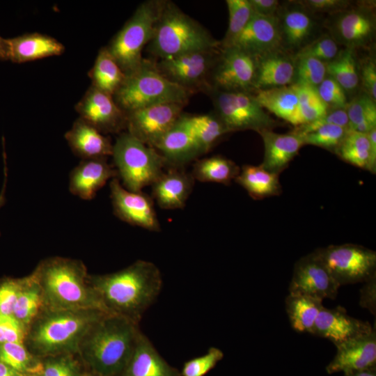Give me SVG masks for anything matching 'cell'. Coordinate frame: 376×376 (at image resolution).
I'll return each mask as SVG.
<instances>
[{
  "label": "cell",
  "mask_w": 376,
  "mask_h": 376,
  "mask_svg": "<svg viewBox=\"0 0 376 376\" xmlns=\"http://www.w3.org/2000/svg\"><path fill=\"white\" fill-rule=\"evenodd\" d=\"M88 281L104 312L136 324L154 304L162 287L159 268L143 260L113 273L89 274Z\"/></svg>",
  "instance_id": "1"
},
{
  "label": "cell",
  "mask_w": 376,
  "mask_h": 376,
  "mask_svg": "<svg viewBox=\"0 0 376 376\" xmlns=\"http://www.w3.org/2000/svg\"><path fill=\"white\" fill-rule=\"evenodd\" d=\"M141 332L139 324L106 313L84 335L77 354L96 376H120Z\"/></svg>",
  "instance_id": "2"
},
{
  "label": "cell",
  "mask_w": 376,
  "mask_h": 376,
  "mask_svg": "<svg viewBox=\"0 0 376 376\" xmlns=\"http://www.w3.org/2000/svg\"><path fill=\"white\" fill-rule=\"evenodd\" d=\"M106 313L98 309L44 308L28 327L24 344L39 358L78 353L84 335Z\"/></svg>",
  "instance_id": "3"
},
{
  "label": "cell",
  "mask_w": 376,
  "mask_h": 376,
  "mask_svg": "<svg viewBox=\"0 0 376 376\" xmlns=\"http://www.w3.org/2000/svg\"><path fill=\"white\" fill-rule=\"evenodd\" d=\"M32 273L42 290L45 308L104 311L81 260L49 257L41 260Z\"/></svg>",
  "instance_id": "4"
},
{
  "label": "cell",
  "mask_w": 376,
  "mask_h": 376,
  "mask_svg": "<svg viewBox=\"0 0 376 376\" xmlns=\"http://www.w3.org/2000/svg\"><path fill=\"white\" fill-rule=\"evenodd\" d=\"M221 48V42L174 3L164 1L148 51L164 59L202 50Z\"/></svg>",
  "instance_id": "5"
},
{
  "label": "cell",
  "mask_w": 376,
  "mask_h": 376,
  "mask_svg": "<svg viewBox=\"0 0 376 376\" xmlns=\"http://www.w3.org/2000/svg\"><path fill=\"white\" fill-rule=\"evenodd\" d=\"M192 93L171 81L156 68L155 62L143 59L125 78L113 95L125 113L149 106L178 102L187 104Z\"/></svg>",
  "instance_id": "6"
},
{
  "label": "cell",
  "mask_w": 376,
  "mask_h": 376,
  "mask_svg": "<svg viewBox=\"0 0 376 376\" xmlns=\"http://www.w3.org/2000/svg\"><path fill=\"white\" fill-rule=\"evenodd\" d=\"M111 155L123 187L131 191H142L146 187L152 186L169 167L157 150L127 132L116 139Z\"/></svg>",
  "instance_id": "7"
},
{
  "label": "cell",
  "mask_w": 376,
  "mask_h": 376,
  "mask_svg": "<svg viewBox=\"0 0 376 376\" xmlns=\"http://www.w3.org/2000/svg\"><path fill=\"white\" fill-rule=\"evenodd\" d=\"M164 1L141 3L107 49L125 75L137 69L143 61V47L151 40Z\"/></svg>",
  "instance_id": "8"
},
{
  "label": "cell",
  "mask_w": 376,
  "mask_h": 376,
  "mask_svg": "<svg viewBox=\"0 0 376 376\" xmlns=\"http://www.w3.org/2000/svg\"><path fill=\"white\" fill-rule=\"evenodd\" d=\"M214 114L228 132L272 130L277 123L256 102L252 93L240 91H210Z\"/></svg>",
  "instance_id": "9"
},
{
  "label": "cell",
  "mask_w": 376,
  "mask_h": 376,
  "mask_svg": "<svg viewBox=\"0 0 376 376\" xmlns=\"http://www.w3.org/2000/svg\"><path fill=\"white\" fill-rule=\"evenodd\" d=\"M315 252L340 285L365 282L376 274V253L364 246L331 245Z\"/></svg>",
  "instance_id": "10"
},
{
  "label": "cell",
  "mask_w": 376,
  "mask_h": 376,
  "mask_svg": "<svg viewBox=\"0 0 376 376\" xmlns=\"http://www.w3.org/2000/svg\"><path fill=\"white\" fill-rule=\"evenodd\" d=\"M221 48L191 52L160 59L157 70L171 81L191 91L209 92L210 77Z\"/></svg>",
  "instance_id": "11"
},
{
  "label": "cell",
  "mask_w": 376,
  "mask_h": 376,
  "mask_svg": "<svg viewBox=\"0 0 376 376\" xmlns=\"http://www.w3.org/2000/svg\"><path fill=\"white\" fill-rule=\"evenodd\" d=\"M256 65V57L233 47L221 48L210 77L211 90L251 93Z\"/></svg>",
  "instance_id": "12"
},
{
  "label": "cell",
  "mask_w": 376,
  "mask_h": 376,
  "mask_svg": "<svg viewBox=\"0 0 376 376\" xmlns=\"http://www.w3.org/2000/svg\"><path fill=\"white\" fill-rule=\"evenodd\" d=\"M185 105L183 103L167 102L127 113V132L152 147L177 123Z\"/></svg>",
  "instance_id": "13"
},
{
  "label": "cell",
  "mask_w": 376,
  "mask_h": 376,
  "mask_svg": "<svg viewBox=\"0 0 376 376\" xmlns=\"http://www.w3.org/2000/svg\"><path fill=\"white\" fill-rule=\"evenodd\" d=\"M329 35L345 48L356 49L368 45L375 38V15L367 6H359L335 13L327 24Z\"/></svg>",
  "instance_id": "14"
},
{
  "label": "cell",
  "mask_w": 376,
  "mask_h": 376,
  "mask_svg": "<svg viewBox=\"0 0 376 376\" xmlns=\"http://www.w3.org/2000/svg\"><path fill=\"white\" fill-rule=\"evenodd\" d=\"M340 286L315 251L296 263L289 292L322 300L334 299Z\"/></svg>",
  "instance_id": "15"
},
{
  "label": "cell",
  "mask_w": 376,
  "mask_h": 376,
  "mask_svg": "<svg viewBox=\"0 0 376 376\" xmlns=\"http://www.w3.org/2000/svg\"><path fill=\"white\" fill-rule=\"evenodd\" d=\"M110 196L115 215L132 226L159 232L160 224L152 198L142 191H131L113 178L109 183Z\"/></svg>",
  "instance_id": "16"
},
{
  "label": "cell",
  "mask_w": 376,
  "mask_h": 376,
  "mask_svg": "<svg viewBox=\"0 0 376 376\" xmlns=\"http://www.w3.org/2000/svg\"><path fill=\"white\" fill-rule=\"evenodd\" d=\"M79 118L102 134L115 133L126 128V113L113 97L91 86L75 105Z\"/></svg>",
  "instance_id": "17"
},
{
  "label": "cell",
  "mask_w": 376,
  "mask_h": 376,
  "mask_svg": "<svg viewBox=\"0 0 376 376\" xmlns=\"http://www.w3.org/2000/svg\"><path fill=\"white\" fill-rule=\"evenodd\" d=\"M226 47L237 49L254 57L283 49L276 16L265 17L254 13L244 29Z\"/></svg>",
  "instance_id": "18"
},
{
  "label": "cell",
  "mask_w": 376,
  "mask_h": 376,
  "mask_svg": "<svg viewBox=\"0 0 376 376\" xmlns=\"http://www.w3.org/2000/svg\"><path fill=\"white\" fill-rule=\"evenodd\" d=\"M311 14L299 2L279 7L276 17L283 50L295 54L312 40L316 22Z\"/></svg>",
  "instance_id": "19"
},
{
  "label": "cell",
  "mask_w": 376,
  "mask_h": 376,
  "mask_svg": "<svg viewBox=\"0 0 376 376\" xmlns=\"http://www.w3.org/2000/svg\"><path fill=\"white\" fill-rule=\"evenodd\" d=\"M374 329L368 322L349 315L340 306L323 307L317 317L312 334L327 338L337 345L368 334Z\"/></svg>",
  "instance_id": "20"
},
{
  "label": "cell",
  "mask_w": 376,
  "mask_h": 376,
  "mask_svg": "<svg viewBox=\"0 0 376 376\" xmlns=\"http://www.w3.org/2000/svg\"><path fill=\"white\" fill-rule=\"evenodd\" d=\"M337 351L326 367L328 374H344L376 367V333L368 334L336 345Z\"/></svg>",
  "instance_id": "21"
},
{
  "label": "cell",
  "mask_w": 376,
  "mask_h": 376,
  "mask_svg": "<svg viewBox=\"0 0 376 376\" xmlns=\"http://www.w3.org/2000/svg\"><path fill=\"white\" fill-rule=\"evenodd\" d=\"M256 63L253 92L295 83V61L293 54L281 49L256 57Z\"/></svg>",
  "instance_id": "22"
},
{
  "label": "cell",
  "mask_w": 376,
  "mask_h": 376,
  "mask_svg": "<svg viewBox=\"0 0 376 376\" xmlns=\"http://www.w3.org/2000/svg\"><path fill=\"white\" fill-rule=\"evenodd\" d=\"M107 158L82 159L70 172V191L84 200H91L109 180L118 176Z\"/></svg>",
  "instance_id": "23"
},
{
  "label": "cell",
  "mask_w": 376,
  "mask_h": 376,
  "mask_svg": "<svg viewBox=\"0 0 376 376\" xmlns=\"http://www.w3.org/2000/svg\"><path fill=\"white\" fill-rule=\"evenodd\" d=\"M194 179L182 167L169 166L152 185L153 198L164 210L183 208L191 193Z\"/></svg>",
  "instance_id": "24"
},
{
  "label": "cell",
  "mask_w": 376,
  "mask_h": 376,
  "mask_svg": "<svg viewBox=\"0 0 376 376\" xmlns=\"http://www.w3.org/2000/svg\"><path fill=\"white\" fill-rule=\"evenodd\" d=\"M8 60L17 63L58 56L65 46L49 36L34 32L6 39Z\"/></svg>",
  "instance_id": "25"
},
{
  "label": "cell",
  "mask_w": 376,
  "mask_h": 376,
  "mask_svg": "<svg viewBox=\"0 0 376 376\" xmlns=\"http://www.w3.org/2000/svg\"><path fill=\"white\" fill-rule=\"evenodd\" d=\"M120 376H180L141 332L133 352Z\"/></svg>",
  "instance_id": "26"
},
{
  "label": "cell",
  "mask_w": 376,
  "mask_h": 376,
  "mask_svg": "<svg viewBox=\"0 0 376 376\" xmlns=\"http://www.w3.org/2000/svg\"><path fill=\"white\" fill-rule=\"evenodd\" d=\"M259 134L265 148L261 165L266 170L276 174H279L288 166L304 145L301 136L293 132L278 134L272 130H265Z\"/></svg>",
  "instance_id": "27"
},
{
  "label": "cell",
  "mask_w": 376,
  "mask_h": 376,
  "mask_svg": "<svg viewBox=\"0 0 376 376\" xmlns=\"http://www.w3.org/2000/svg\"><path fill=\"white\" fill-rule=\"evenodd\" d=\"M65 139L74 154L82 159L107 158L112 155L111 140L80 118L65 134Z\"/></svg>",
  "instance_id": "28"
},
{
  "label": "cell",
  "mask_w": 376,
  "mask_h": 376,
  "mask_svg": "<svg viewBox=\"0 0 376 376\" xmlns=\"http://www.w3.org/2000/svg\"><path fill=\"white\" fill-rule=\"evenodd\" d=\"M152 148L163 156L169 166L182 167L201 155L193 138L179 119Z\"/></svg>",
  "instance_id": "29"
},
{
  "label": "cell",
  "mask_w": 376,
  "mask_h": 376,
  "mask_svg": "<svg viewBox=\"0 0 376 376\" xmlns=\"http://www.w3.org/2000/svg\"><path fill=\"white\" fill-rule=\"evenodd\" d=\"M263 109L295 127L298 119V97L294 84L251 93Z\"/></svg>",
  "instance_id": "30"
},
{
  "label": "cell",
  "mask_w": 376,
  "mask_h": 376,
  "mask_svg": "<svg viewBox=\"0 0 376 376\" xmlns=\"http://www.w3.org/2000/svg\"><path fill=\"white\" fill-rule=\"evenodd\" d=\"M235 181L253 199L277 196L281 192L279 174L259 166L244 165Z\"/></svg>",
  "instance_id": "31"
},
{
  "label": "cell",
  "mask_w": 376,
  "mask_h": 376,
  "mask_svg": "<svg viewBox=\"0 0 376 376\" xmlns=\"http://www.w3.org/2000/svg\"><path fill=\"white\" fill-rule=\"evenodd\" d=\"M180 123L189 132L201 155L207 152L227 130L214 114L197 116L181 115Z\"/></svg>",
  "instance_id": "32"
},
{
  "label": "cell",
  "mask_w": 376,
  "mask_h": 376,
  "mask_svg": "<svg viewBox=\"0 0 376 376\" xmlns=\"http://www.w3.org/2000/svg\"><path fill=\"white\" fill-rule=\"evenodd\" d=\"M322 301L306 295L289 293L285 305L292 329L312 334L317 317L324 307Z\"/></svg>",
  "instance_id": "33"
},
{
  "label": "cell",
  "mask_w": 376,
  "mask_h": 376,
  "mask_svg": "<svg viewBox=\"0 0 376 376\" xmlns=\"http://www.w3.org/2000/svg\"><path fill=\"white\" fill-rule=\"evenodd\" d=\"M88 75L92 86L112 96L126 76L106 47L99 50Z\"/></svg>",
  "instance_id": "34"
},
{
  "label": "cell",
  "mask_w": 376,
  "mask_h": 376,
  "mask_svg": "<svg viewBox=\"0 0 376 376\" xmlns=\"http://www.w3.org/2000/svg\"><path fill=\"white\" fill-rule=\"evenodd\" d=\"M44 308L42 290L31 273L22 278L13 315L28 327Z\"/></svg>",
  "instance_id": "35"
},
{
  "label": "cell",
  "mask_w": 376,
  "mask_h": 376,
  "mask_svg": "<svg viewBox=\"0 0 376 376\" xmlns=\"http://www.w3.org/2000/svg\"><path fill=\"white\" fill-rule=\"evenodd\" d=\"M327 75L334 79L347 93H354L359 86V65L355 49H340L337 56L326 63Z\"/></svg>",
  "instance_id": "36"
},
{
  "label": "cell",
  "mask_w": 376,
  "mask_h": 376,
  "mask_svg": "<svg viewBox=\"0 0 376 376\" xmlns=\"http://www.w3.org/2000/svg\"><path fill=\"white\" fill-rule=\"evenodd\" d=\"M240 171L233 161L221 156H212L195 162L191 175L202 182L229 185Z\"/></svg>",
  "instance_id": "37"
},
{
  "label": "cell",
  "mask_w": 376,
  "mask_h": 376,
  "mask_svg": "<svg viewBox=\"0 0 376 376\" xmlns=\"http://www.w3.org/2000/svg\"><path fill=\"white\" fill-rule=\"evenodd\" d=\"M0 361L24 375H40L42 359L33 354L22 343L0 344Z\"/></svg>",
  "instance_id": "38"
},
{
  "label": "cell",
  "mask_w": 376,
  "mask_h": 376,
  "mask_svg": "<svg viewBox=\"0 0 376 376\" xmlns=\"http://www.w3.org/2000/svg\"><path fill=\"white\" fill-rule=\"evenodd\" d=\"M346 110L350 131L367 134L376 127V104L366 93L348 102Z\"/></svg>",
  "instance_id": "39"
},
{
  "label": "cell",
  "mask_w": 376,
  "mask_h": 376,
  "mask_svg": "<svg viewBox=\"0 0 376 376\" xmlns=\"http://www.w3.org/2000/svg\"><path fill=\"white\" fill-rule=\"evenodd\" d=\"M336 154L345 162L368 170L370 161V141L367 134L349 131Z\"/></svg>",
  "instance_id": "40"
},
{
  "label": "cell",
  "mask_w": 376,
  "mask_h": 376,
  "mask_svg": "<svg viewBox=\"0 0 376 376\" xmlns=\"http://www.w3.org/2000/svg\"><path fill=\"white\" fill-rule=\"evenodd\" d=\"M293 84L298 97L297 126L312 123L327 113L329 107L319 96L316 88L299 84Z\"/></svg>",
  "instance_id": "41"
},
{
  "label": "cell",
  "mask_w": 376,
  "mask_h": 376,
  "mask_svg": "<svg viewBox=\"0 0 376 376\" xmlns=\"http://www.w3.org/2000/svg\"><path fill=\"white\" fill-rule=\"evenodd\" d=\"M228 11V26L221 48H224L244 29L249 23L254 11L249 0H226Z\"/></svg>",
  "instance_id": "42"
},
{
  "label": "cell",
  "mask_w": 376,
  "mask_h": 376,
  "mask_svg": "<svg viewBox=\"0 0 376 376\" xmlns=\"http://www.w3.org/2000/svg\"><path fill=\"white\" fill-rule=\"evenodd\" d=\"M77 353L61 354L42 358V368L39 376H81V360Z\"/></svg>",
  "instance_id": "43"
},
{
  "label": "cell",
  "mask_w": 376,
  "mask_h": 376,
  "mask_svg": "<svg viewBox=\"0 0 376 376\" xmlns=\"http://www.w3.org/2000/svg\"><path fill=\"white\" fill-rule=\"evenodd\" d=\"M350 131L338 125L321 126L308 133L299 134L304 144L313 145L336 153V150Z\"/></svg>",
  "instance_id": "44"
},
{
  "label": "cell",
  "mask_w": 376,
  "mask_h": 376,
  "mask_svg": "<svg viewBox=\"0 0 376 376\" xmlns=\"http://www.w3.org/2000/svg\"><path fill=\"white\" fill-rule=\"evenodd\" d=\"M294 58L295 61L294 84L317 88L327 77L326 63L311 57H294Z\"/></svg>",
  "instance_id": "45"
},
{
  "label": "cell",
  "mask_w": 376,
  "mask_h": 376,
  "mask_svg": "<svg viewBox=\"0 0 376 376\" xmlns=\"http://www.w3.org/2000/svg\"><path fill=\"white\" fill-rule=\"evenodd\" d=\"M340 50L338 44L334 39L329 33H324L306 44L294 54L293 56L311 57L327 63L337 56Z\"/></svg>",
  "instance_id": "46"
},
{
  "label": "cell",
  "mask_w": 376,
  "mask_h": 376,
  "mask_svg": "<svg viewBox=\"0 0 376 376\" xmlns=\"http://www.w3.org/2000/svg\"><path fill=\"white\" fill-rule=\"evenodd\" d=\"M223 357L224 353L220 349L210 347L205 354L185 362L180 373V376H205Z\"/></svg>",
  "instance_id": "47"
},
{
  "label": "cell",
  "mask_w": 376,
  "mask_h": 376,
  "mask_svg": "<svg viewBox=\"0 0 376 376\" xmlns=\"http://www.w3.org/2000/svg\"><path fill=\"white\" fill-rule=\"evenodd\" d=\"M316 89L319 96L329 109L347 107L348 104L347 93L331 77L327 75Z\"/></svg>",
  "instance_id": "48"
},
{
  "label": "cell",
  "mask_w": 376,
  "mask_h": 376,
  "mask_svg": "<svg viewBox=\"0 0 376 376\" xmlns=\"http://www.w3.org/2000/svg\"><path fill=\"white\" fill-rule=\"evenodd\" d=\"M328 125H338L350 130L346 108L329 109L327 113L320 118L312 123L297 126L292 132L303 134Z\"/></svg>",
  "instance_id": "49"
},
{
  "label": "cell",
  "mask_w": 376,
  "mask_h": 376,
  "mask_svg": "<svg viewBox=\"0 0 376 376\" xmlns=\"http://www.w3.org/2000/svg\"><path fill=\"white\" fill-rule=\"evenodd\" d=\"M28 327L13 315H0V344L24 343Z\"/></svg>",
  "instance_id": "50"
},
{
  "label": "cell",
  "mask_w": 376,
  "mask_h": 376,
  "mask_svg": "<svg viewBox=\"0 0 376 376\" xmlns=\"http://www.w3.org/2000/svg\"><path fill=\"white\" fill-rule=\"evenodd\" d=\"M22 278H4L0 281V315H13Z\"/></svg>",
  "instance_id": "51"
},
{
  "label": "cell",
  "mask_w": 376,
  "mask_h": 376,
  "mask_svg": "<svg viewBox=\"0 0 376 376\" xmlns=\"http://www.w3.org/2000/svg\"><path fill=\"white\" fill-rule=\"evenodd\" d=\"M359 79L363 92L376 101V63L373 58H367L359 65Z\"/></svg>",
  "instance_id": "52"
},
{
  "label": "cell",
  "mask_w": 376,
  "mask_h": 376,
  "mask_svg": "<svg viewBox=\"0 0 376 376\" xmlns=\"http://www.w3.org/2000/svg\"><path fill=\"white\" fill-rule=\"evenodd\" d=\"M345 0H305L299 1L309 12L335 13L343 10L349 7L350 3Z\"/></svg>",
  "instance_id": "53"
},
{
  "label": "cell",
  "mask_w": 376,
  "mask_h": 376,
  "mask_svg": "<svg viewBox=\"0 0 376 376\" xmlns=\"http://www.w3.org/2000/svg\"><path fill=\"white\" fill-rule=\"evenodd\" d=\"M360 290L359 305L376 315V274L364 282Z\"/></svg>",
  "instance_id": "54"
},
{
  "label": "cell",
  "mask_w": 376,
  "mask_h": 376,
  "mask_svg": "<svg viewBox=\"0 0 376 376\" xmlns=\"http://www.w3.org/2000/svg\"><path fill=\"white\" fill-rule=\"evenodd\" d=\"M256 14L274 17L279 9V1L277 0H249Z\"/></svg>",
  "instance_id": "55"
},
{
  "label": "cell",
  "mask_w": 376,
  "mask_h": 376,
  "mask_svg": "<svg viewBox=\"0 0 376 376\" xmlns=\"http://www.w3.org/2000/svg\"><path fill=\"white\" fill-rule=\"evenodd\" d=\"M370 141V161L368 171L375 173L376 171V127L367 133Z\"/></svg>",
  "instance_id": "56"
},
{
  "label": "cell",
  "mask_w": 376,
  "mask_h": 376,
  "mask_svg": "<svg viewBox=\"0 0 376 376\" xmlns=\"http://www.w3.org/2000/svg\"><path fill=\"white\" fill-rule=\"evenodd\" d=\"M6 152L3 151V162H4V179H3V184L1 189V191L0 192V208L5 204L6 202V182H7V178H8V169L6 166Z\"/></svg>",
  "instance_id": "57"
},
{
  "label": "cell",
  "mask_w": 376,
  "mask_h": 376,
  "mask_svg": "<svg viewBox=\"0 0 376 376\" xmlns=\"http://www.w3.org/2000/svg\"><path fill=\"white\" fill-rule=\"evenodd\" d=\"M0 376H26L0 361Z\"/></svg>",
  "instance_id": "58"
},
{
  "label": "cell",
  "mask_w": 376,
  "mask_h": 376,
  "mask_svg": "<svg viewBox=\"0 0 376 376\" xmlns=\"http://www.w3.org/2000/svg\"><path fill=\"white\" fill-rule=\"evenodd\" d=\"M345 376H376V368H371L363 370L352 372L344 374Z\"/></svg>",
  "instance_id": "59"
},
{
  "label": "cell",
  "mask_w": 376,
  "mask_h": 376,
  "mask_svg": "<svg viewBox=\"0 0 376 376\" xmlns=\"http://www.w3.org/2000/svg\"><path fill=\"white\" fill-rule=\"evenodd\" d=\"M0 59L8 60L6 40L0 36Z\"/></svg>",
  "instance_id": "60"
},
{
  "label": "cell",
  "mask_w": 376,
  "mask_h": 376,
  "mask_svg": "<svg viewBox=\"0 0 376 376\" xmlns=\"http://www.w3.org/2000/svg\"><path fill=\"white\" fill-rule=\"evenodd\" d=\"M81 376H96L95 375H94L93 373H92L90 371H88V372H84V373L82 374Z\"/></svg>",
  "instance_id": "61"
},
{
  "label": "cell",
  "mask_w": 376,
  "mask_h": 376,
  "mask_svg": "<svg viewBox=\"0 0 376 376\" xmlns=\"http://www.w3.org/2000/svg\"><path fill=\"white\" fill-rule=\"evenodd\" d=\"M26 376H38V375H26Z\"/></svg>",
  "instance_id": "62"
}]
</instances>
